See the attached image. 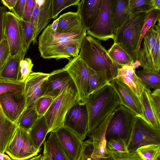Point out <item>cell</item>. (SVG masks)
Returning <instances> with one entry per match:
<instances>
[{"instance_id": "34", "label": "cell", "mask_w": 160, "mask_h": 160, "mask_svg": "<svg viewBox=\"0 0 160 160\" xmlns=\"http://www.w3.org/2000/svg\"><path fill=\"white\" fill-rule=\"evenodd\" d=\"M24 86L25 82L20 80H11L0 77V95L8 92H24Z\"/></svg>"}, {"instance_id": "32", "label": "cell", "mask_w": 160, "mask_h": 160, "mask_svg": "<svg viewBox=\"0 0 160 160\" xmlns=\"http://www.w3.org/2000/svg\"><path fill=\"white\" fill-rule=\"evenodd\" d=\"M34 106L26 107L17 121L18 126L28 132L39 118Z\"/></svg>"}, {"instance_id": "6", "label": "cell", "mask_w": 160, "mask_h": 160, "mask_svg": "<svg viewBox=\"0 0 160 160\" xmlns=\"http://www.w3.org/2000/svg\"><path fill=\"white\" fill-rule=\"evenodd\" d=\"M142 48L139 50L137 61L144 69L160 71V21L144 35Z\"/></svg>"}, {"instance_id": "48", "label": "cell", "mask_w": 160, "mask_h": 160, "mask_svg": "<svg viewBox=\"0 0 160 160\" xmlns=\"http://www.w3.org/2000/svg\"><path fill=\"white\" fill-rule=\"evenodd\" d=\"M150 94L158 115L160 117V89L154 90Z\"/></svg>"}, {"instance_id": "3", "label": "cell", "mask_w": 160, "mask_h": 160, "mask_svg": "<svg viewBox=\"0 0 160 160\" xmlns=\"http://www.w3.org/2000/svg\"><path fill=\"white\" fill-rule=\"evenodd\" d=\"M80 51L78 55L90 68L95 72L106 70L110 81L115 78L117 70L121 67L111 59L100 40L86 35L82 40Z\"/></svg>"}, {"instance_id": "36", "label": "cell", "mask_w": 160, "mask_h": 160, "mask_svg": "<svg viewBox=\"0 0 160 160\" xmlns=\"http://www.w3.org/2000/svg\"><path fill=\"white\" fill-rule=\"evenodd\" d=\"M152 10L151 0H128L127 11L129 14L140 12L148 13Z\"/></svg>"}, {"instance_id": "16", "label": "cell", "mask_w": 160, "mask_h": 160, "mask_svg": "<svg viewBox=\"0 0 160 160\" xmlns=\"http://www.w3.org/2000/svg\"><path fill=\"white\" fill-rule=\"evenodd\" d=\"M52 0H35L31 17L29 22L33 25V45L37 43V39L42 30L47 27L52 18Z\"/></svg>"}, {"instance_id": "23", "label": "cell", "mask_w": 160, "mask_h": 160, "mask_svg": "<svg viewBox=\"0 0 160 160\" xmlns=\"http://www.w3.org/2000/svg\"><path fill=\"white\" fill-rule=\"evenodd\" d=\"M150 89L145 87L139 97L145 120L155 128L160 130V117L157 113L151 96Z\"/></svg>"}, {"instance_id": "10", "label": "cell", "mask_w": 160, "mask_h": 160, "mask_svg": "<svg viewBox=\"0 0 160 160\" xmlns=\"http://www.w3.org/2000/svg\"><path fill=\"white\" fill-rule=\"evenodd\" d=\"M64 68L68 73L78 91L79 102L85 103L89 96V77L92 70L79 55L71 58Z\"/></svg>"}, {"instance_id": "55", "label": "cell", "mask_w": 160, "mask_h": 160, "mask_svg": "<svg viewBox=\"0 0 160 160\" xmlns=\"http://www.w3.org/2000/svg\"><path fill=\"white\" fill-rule=\"evenodd\" d=\"M42 155L40 154L38 156H36L29 160H41Z\"/></svg>"}, {"instance_id": "1", "label": "cell", "mask_w": 160, "mask_h": 160, "mask_svg": "<svg viewBox=\"0 0 160 160\" xmlns=\"http://www.w3.org/2000/svg\"><path fill=\"white\" fill-rule=\"evenodd\" d=\"M86 29L83 26L68 33H58L52 28V24L43 30L38 38V49L40 56L44 59L54 58L57 60L66 58L68 47L72 45L81 46L87 35Z\"/></svg>"}, {"instance_id": "22", "label": "cell", "mask_w": 160, "mask_h": 160, "mask_svg": "<svg viewBox=\"0 0 160 160\" xmlns=\"http://www.w3.org/2000/svg\"><path fill=\"white\" fill-rule=\"evenodd\" d=\"M102 0H82L78 5L77 12L87 30L91 27L98 17Z\"/></svg>"}, {"instance_id": "2", "label": "cell", "mask_w": 160, "mask_h": 160, "mask_svg": "<svg viewBox=\"0 0 160 160\" xmlns=\"http://www.w3.org/2000/svg\"><path fill=\"white\" fill-rule=\"evenodd\" d=\"M85 104L88 114L89 135L120 105V100L110 84L90 94Z\"/></svg>"}, {"instance_id": "20", "label": "cell", "mask_w": 160, "mask_h": 160, "mask_svg": "<svg viewBox=\"0 0 160 160\" xmlns=\"http://www.w3.org/2000/svg\"><path fill=\"white\" fill-rule=\"evenodd\" d=\"M112 114L113 112L108 116L88 135L92 142V157L106 158L112 156L111 152L107 148L106 133L107 127Z\"/></svg>"}, {"instance_id": "14", "label": "cell", "mask_w": 160, "mask_h": 160, "mask_svg": "<svg viewBox=\"0 0 160 160\" xmlns=\"http://www.w3.org/2000/svg\"><path fill=\"white\" fill-rule=\"evenodd\" d=\"M53 132L69 160H79L82 152L83 141L79 137L64 126Z\"/></svg>"}, {"instance_id": "28", "label": "cell", "mask_w": 160, "mask_h": 160, "mask_svg": "<svg viewBox=\"0 0 160 160\" xmlns=\"http://www.w3.org/2000/svg\"><path fill=\"white\" fill-rule=\"evenodd\" d=\"M48 128L44 115L41 116L28 131L30 138L35 147L37 149L45 142L48 133Z\"/></svg>"}, {"instance_id": "54", "label": "cell", "mask_w": 160, "mask_h": 160, "mask_svg": "<svg viewBox=\"0 0 160 160\" xmlns=\"http://www.w3.org/2000/svg\"><path fill=\"white\" fill-rule=\"evenodd\" d=\"M58 23V18L56 20H55L52 24V29L56 31V30Z\"/></svg>"}, {"instance_id": "4", "label": "cell", "mask_w": 160, "mask_h": 160, "mask_svg": "<svg viewBox=\"0 0 160 160\" xmlns=\"http://www.w3.org/2000/svg\"><path fill=\"white\" fill-rule=\"evenodd\" d=\"M148 13L140 12L129 14L115 36L114 43L119 45L129 54L135 63L137 61L142 29Z\"/></svg>"}, {"instance_id": "38", "label": "cell", "mask_w": 160, "mask_h": 160, "mask_svg": "<svg viewBox=\"0 0 160 160\" xmlns=\"http://www.w3.org/2000/svg\"><path fill=\"white\" fill-rule=\"evenodd\" d=\"M80 0H52V19L57 17L64 9L71 6L77 5Z\"/></svg>"}, {"instance_id": "42", "label": "cell", "mask_w": 160, "mask_h": 160, "mask_svg": "<svg viewBox=\"0 0 160 160\" xmlns=\"http://www.w3.org/2000/svg\"><path fill=\"white\" fill-rule=\"evenodd\" d=\"M22 21L23 36L22 48L28 51L31 43L32 42L34 27L30 22L22 20Z\"/></svg>"}, {"instance_id": "19", "label": "cell", "mask_w": 160, "mask_h": 160, "mask_svg": "<svg viewBox=\"0 0 160 160\" xmlns=\"http://www.w3.org/2000/svg\"><path fill=\"white\" fill-rule=\"evenodd\" d=\"M49 74L42 96H48L54 99L68 85L74 82L64 68L54 70Z\"/></svg>"}, {"instance_id": "49", "label": "cell", "mask_w": 160, "mask_h": 160, "mask_svg": "<svg viewBox=\"0 0 160 160\" xmlns=\"http://www.w3.org/2000/svg\"><path fill=\"white\" fill-rule=\"evenodd\" d=\"M18 0H2L1 2L10 10L15 6Z\"/></svg>"}, {"instance_id": "51", "label": "cell", "mask_w": 160, "mask_h": 160, "mask_svg": "<svg viewBox=\"0 0 160 160\" xmlns=\"http://www.w3.org/2000/svg\"><path fill=\"white\" fill-rule=\"evenodd\" d=\"M151 6L152 10H160V0H151Z\"/></svg>"}, {"instance_id": "15", "label": "cell", "mask_w": 160, "mask_h": 160, "mask_svg": "<svg viewBox=\"0 0 160 160\" xmlns=\"http://www.w3.org/2000/svg\"><path fill=\"white\" fill-rule=\"evenodd\" d=\"M0 104L7 118L17 124L19 117L26 106L24 92H8L0 95Z\"/></svg>"}, {"instance_id": "24", "label": "cell", "mask_w": 160, "mask_h": 160, "mask_svg": "<svg viewBox=\"0 0 160 160\" xmlns=\"http://www.w3.org/2000/svg\"><path fill=\"white\" fill-rule=\"evenodd\" d=\"M4 114L0 104V152L4 153L18 127Z\"/></svg>"}, {"instance_id": "56", "label": "cell", "mask_w": 160, "mask_h": 160, "mask_svg": "<svg viewBox=\"0 0 160 160\" xmlns=\"http://www.w3.org/2000/svg\"><path fill=\"white\" fill-rule=\"evenodd\" d=\"M160 156H158L157 158H156L155 160H160Z\"/></svg>"}, {"instance_id": "29", "label": "cell", "mask_w": 160, "mask_h": 160, "mask_svg": "<svg viewBox=\"0 0 160 160\" xmlns=\"http://www.w3.org/2000/svg\"><path fill=\"white\" fill-rule=\"evenodd\" d=\"M44 149L48 152L52 160H69L60 146L53 132L44 142Z\"/></svg>"}, {"instance_id": "13", "label": "cell", "mask_w": 160, "mask_h": 160, "mask_svg": "<svg viewBox=\"0 0 160 160\" xmlns=\"http://www.w3.org/2000/svg\"><path fill=\"white\" fill-rule=\"evenodd\" d=\"M4 33L11 56L15 55L22 48L23 27L22 20L10 12L7 11L6 13Z\"/></svg>"}, {"instance_id": "46", "label": "cell", "mask_w": 160, "mask_h": 160, "mask_svg": "<svg viewBox=\"0 0 160 160\" xmlns=\"http://www.w3.org/2000/svg\"><path fill=\"white\" fill-rule=\"evenodd\" d=\"M26 0H18L14 7L11 10L18 18L21 20L23 16Z\"/></svg>"}, {"instance_id": "27", "label": "cell", "mask_w": 160, "mask_h": 160, "mask_svg": "<svg viewBox=\"0 0 160 160\" xmlns=\"http://www.w3.org/2000/svg\"><path fill=\"white\" fill-rule=\"evenodd\" d=\"M128 2V0H112V18L115 36L129 14L127 11Z\"/></svg>"}, {"instance_id": "39", "label": "cell", "mask_w": 160, "mask_h": 160, "mask_svg": "<svg viewBox=\"0 0 160 160\" xmlns=\"http://www.w3.org/2000/svg\"><path fill=\"white\" fill-rule=\"evenodd\" d=\"M107 149L112 152L120 153L129 152L127 147V142L121 138H114L107 141Z\"/></svg>"}, {"instance_id": "17", "label": "cell", "mask_w": 160, "mask_h": 160, "mask_svg": "<svg viewBox=\"0 0 160 160\" xmlns=\"http://www.w3.org/2000/svg\"><path fill=\"white\" fill-rule=\"evenodd\" d=\"M110 84L119 98L120 105L132 111L137 117L145 120L139 98L132 89L126 84L116 78L111 80Z\"/></svg>"}, {"instance_id": "40", "label": "cell", "mask_w": 160, "mask_h": 160, "mask_svg": "<svg viewBox=\"0 0 160 160\" xmlns=\"http://www.w3.org/2000/svg\"><path fill=\"white\" fill-rule=\"evenodd\" d=\"M54 99L51 97L46 96H42L37 99L34 106L39 117L45 115Z\"/></svg>"}, {"instance_id": "26", "label": "cell", "mask_w": 160, "mask_h": 160, "mask_svg": "<svg viewBox=\"0 0 160 160\" xmlns=\"http://www.w3.org/2000/svg\"><path fill=\"white\" fill-rule=\"evenodd\" d=\"M58 19V25L56 31L58 33H67L84 26L77 12H68L60 16Z\"/></svg>"}, {"instance_id": "35", "label": "cell", "mask_w": 160, "mask_h": 160, "mask_svg": "<svg viewBox=\"0 0 160 160\" xmlns=\"http://www.w3.org/2000/svg\"><path fill=\"white\" fill-rule=\"evenodd\" d=\"M144 160H155L160 156V145L142 146L136 151Z\"/></svg>"}, {"instance_id": "45", "label": "cell", "mask_w": 160, "mask_h": 160, "mask_svg": "<svg viewBox=\"0 0 160 160\" xmlns=\"http://www.w3.org/2000/svg\"><path fill=\"white\" fill-rule=\"evenodd\" d=\"M35 3V0H26L24 13L21 20L25 22H29Z\"/></svg>"}, {"instance_id": "41", "label": "cell", "mask_w": 160, "mask_h": 160, "mask_svg": "<svg viewBox=\"0 0 160 160\" xmlns=\"http://www.w3.org/2000/svg\"><path fill=\"white\" fill-rule=\"evenodd\" d=\"M83 150L79 160H114L112 156L108 158H100L91 156L93 150L92 140L90 139L83 142Z\"/></svg>"}, {"instance_id": "53", "label": "cell", "mask_w": 160, "mask_h": 160, "mask_svg": "<svg viewBox=\"0 0 160 160\" xmlns=\"http://www.w3.org/2000/svg\"><path fill=\"white\" fill-rule=\"evenodd\" d=\"M0 160H12L9 157L0 152Z\"/></svg>"}, {"instance_id": "5", "label": "cell", "mask_w": 160, "mask_h": 160, "mask_svg": "<svg viewBox=\"0 0 160 160\" xmlns=\"http://www.w3.org/2000/svg\"><path fill=\"white\" fill-rule=\"evenodd\" d=\"M79 101L78 91L74 83L68 85L54 99L44 115L48 128V133L54 132L63 127L68 112Z\"/></svg>"}, {"instance_id": "31", "label": "cell", "mask_w": 160, "mask_h": 160, "mask_svg": "<svg viewBox=\"0 0 160 160\" xmlns=\"http://www.w3.org/2000/svg\"><path fill=\"white\" fill-rule=\"evenodd\" d=\"M136 74L148 89L152 88L154 90L160 89V71L143 69L136 71Z\"/></svg>"}, {"instance_id": "21", "label": "cell", "mask_w": 160, "mask_h": 160, "mask_svg": "<svg viewBox=\"0 0 160 160\" xmlns=\"http://www.w3.org/2000/svg\"><path fill=\"white\" fill-rule=\"evenodd\" d=\"M136 67L134 62L121 67L117 70L115 78L128 85L139 98L146 86L136 75Z\"/></svg>"}, {"instance_id": "8", "label": "cell", "mask_w": 160, "mask_h": 160, "mask_svg": "<svg viewBox=\"0 0 160 160\" xmlns=\"http://www.w3.org/2000/svg\"><path fill=\"white\" fill-rule=\"evenodd\" d=\"M152 144L160 145V130L142 118L136 117L127 142L129 152L136 151L141 146Z\"/></svg>"}, {"instance_id": "18", "label": "cell", "mask_w": 160, "mask_h": 160, "mask_svg": "<svg viewBox=\"0 0 160 160\" xmlns=\"http://www.w3.org/2000/svg\"><path fill=\"white\" fill-rule=\"evenodd\" d=\"M49 73L32 71L25 82L24 94L26 107L34 106L35 101L42 96Z\"/></svg>"}, {"instance_id": "12", "label": "cell", "mask_w": 160, "mask_h": 160, "mask_svg": "<svg viewBox=\"0 0 160 160\" xmlns=\"http://www.w3.org/2000/svg\"><path fill=\"white\" fill-rule=\"evenodd\" d=\"M88 124V114L86 104L79 101L68 112L63 126L75 133L83 141L87 135Z\"/></svg>"}, {"instance_id": "7", "label": "cell", "mask_w": 160, "mask_h": 160, "mask_svg": "<svg viewBox=\"0 0 160 160\" xmlns=\"http://www.w3.org/2000/svg\"><path fill=\"white\" fill-rule=\"evenodd\" d=\"M136 117L135 113L123 106H118L113 112L107 127L106 140L121 138L127 142Z\"/></svg>"}, {"instance_id": "30", "label": "cell", "mask_w": 160, "mask_h": 160, "mask_svg": "<svg viewBox=\"0 0 160 160\" xmlns=\"http://www.w3.org/2000/svg\"><path fill=\"white\" fill-rule=\"evenodd\" d=\"M89 96L105 86L110 84L107 70L103 69L95 72L92 70L89 75Z\"/></svg>"}, {"instance_id": "25", "label": "cell", "mask_w": 160, "mask_h": 160, "mask_svg": "<svg viewBox=\"0 0 160 160\" xmlns=\"http://www.w3.org/2000/svg\"><path fill=\"white\" fill-rule=\"evenodd\" d=\"M27 52V50L22 48L17 54L10 56L0 72V77L19 80L20 62L24 59Z\"/></svg>"}, {"instance_id": "11", "label": "cell", "mask_w": 160, "mask_h": 160, "mask_svg": "<svg viewBox=\"0 0 160 160\" xmlns=\"http://www.w3.org/2000/svg\"><path fill=\"white\" fill-rule=\"evenodd\" d=\"M112 0H102L101 8L97 19L92 26L86 30V34L98 40L114 41L112 14Z\"/></svg>"}, {"instance_id": "9", "label": "cell", "mask_w": 160, "mask_h": 160, "mask_svg": "<svg viewBox=\"0 0 160 160\" xmlns=\"http://www.w3.org/2000/svg\"><path fill=\"white\" fill-rule=\"evenodd\" d=\"M41 149L34 146L28 132L18 126L5 152L13 160H26L37 155Z\"/></svg>"}, {"instance_id": "50", "label": "cell", "mask_w": 160, "mask_h": 160, "mask_svg": "<svg viewBox=\"0 0 160 160\" xmlns=\"http://www.w3.org/2000/svg\"><path fill=\"white\" fill-rule=\"evenodd\" d=\"M34 64L32 62V60L30 58H26L21 60L20 62V68L22 67H32Z\"/></svg>"}, {"instance_id": "33", "label": "cell", "mask_w": 160, "mask_h": 160, "mask_svg": "<svg viewBox=\"0 0 160 160\" xmlns=\"http://www.w3.org/2000/svg\"><path fill=\"white\" fill-rule=\"evenodd\" d=\"M107 52L112 61L120 67L133 62L130 56L115 43H113Z\"/></svg>"}, {"instance_id": "44", "label": "cell", "mask_w": 160, "mask_h": 160, "mask_svg": "<svg viewBox=\"0 0 160 160\" xmlns=\"http://www.w3.org/2000/svg\"><path fill=\"white\" fill-rule=\"evenodd\" d=\"M111 152L114 160H144L136 151L124 153Z\"/></svg>"}, {"instance_id": "43", "label": "cell", "mask_w": 160, "mask_h": 160, "mask_svg": "<svg viewBox=\"0 0 160 160\" xmlns=\"http://www.w3.org/2000/svg\"><path fill=\"white\" fill-rule=\"evenodd\" d=\"M10 56L9 46L5 37L0 44V72Z\"/></svg>"}, {"instance_id": "37", "label": "cell", "mask_w": 160, "mask_h": 160, "mask_svg": "<svg viewBox=\"0 0 160 160\" xmlns=\"http://www.w3.org/2000/svg\"><path fill=\"white\" fill-rule=\"evenodd\" d=\"M160 21V10L154 9L148 13L141 33L138 46V52L140 48L143 38L147 32L155 25L156 22Z\"/></svg>"}, {"instance_id": "52", "label": "cell", "mask_w": 160, "mask_h": 160, "mask_svg": "<svg viewBox=\"0 0 160 160\" xmlns=\"http://www.w3.org/2000/svg\"><path fill=\"white\" fill-rule=\"evenodd\" d=\"M42 155V156L41 160H52L48 153L45 149H44Z\"/></svg>"}, {"instance_id": "47", "label": "cell", "mask_w": 160, "mask_h": 160, "mask_svg": "<svg viewBox=\"0 0 160 160\" xmlns=\"http://www.w3.org/2000/svg\"><path fill=\"white\" fill-rule=\"evenodd\" d=\"M7 12L5 7L0 6V44L5 38V19Z\"/></svg>"}]
</instances>
